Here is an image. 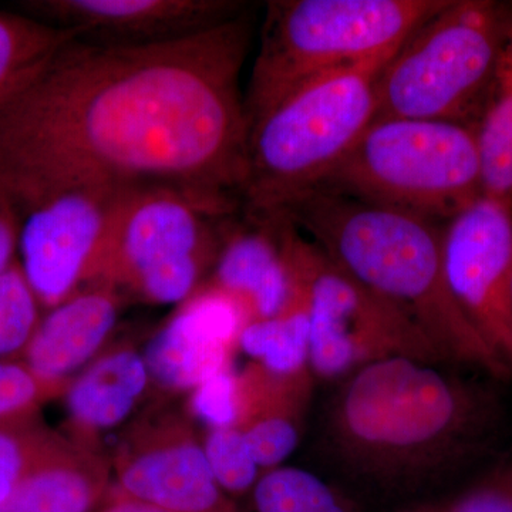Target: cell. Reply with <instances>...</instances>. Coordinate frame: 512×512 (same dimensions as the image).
Wrapping results in <instances>:
<instances>
[{
  "label": "cell",
  "instance_id": "cell-6",
  "mask_svg": "<svg viewBox=\"0 0 512 512\" xmlns=\"http://www.w3.org/2000/svg\"><path fill=\"white\" fill-rule=\"evenodd\" d=\"M512 28V5L447 0L384 66L377 116L476 124Z\"/></svg>",
  "mask_w": 512,
  "mask_h": 512
},
{
  "label": "cell",
  "instance_id": "cell-1",
  "mask_svg": "<svg viewBox=\"0 0 512 512\" xmlns=\"http://www.w3.org/2000/svg\"><path fill=\"white\" fill-rule=\"evenodd\" d=\"M237 15L148 43L74 37L0 101V185L19 214L83 184L161 185L237 204L249 126Z\"/></svg>",
  "mask_w": 512,
  "mask_h": 512
},
{
  "label": "cell",
  "instance_id": "cell-12",
  "mask_svg": "<svg viewBox=\"0 0 512 512\" xmlns=\"http://www.w3.org/2000/svg\"><path fill=\"white\" fill-rule=\"evenodd\" d=\"M114 488L171 512H238L212 474L204 446L173 413L144 416L128 427L113 461Z\"/></svg>",
  "mask_w": 512,
  "mask_h": 512
},
{
  "label": "cell",
  "instance_id": "cell-23",
  "mask_svg": "<svg viewBox=\"0 0 512 512\" xmlns=\"http://www.w3.org/2000/svg\"><path fill=\"white\" fill-rule=\"evenodd\" d=\"M252 512H357L352 501L315 474L296 467L262 473L252 488Z\"/></svg>",
  "mask_w": 512,
  "mask_h": 512
},
{
  "label": "cell",
  "instance_id": "cell-26",
  "mask_svg": "<svg viewBox=\"0 0 512 512\" xmlns=\"http://www.w3.org/2000/svg\"><path fill=\"white\" fill-rule=\"evenodd\" d=\"M202 446L215 480L229 497L255 487L262 471L238 426L212 427Z\"/></svg>",
  "mask_w": 512,
  "mask_h": 512
},
{
  "label": "cell",
  "instance_id": "cell-19",
  "mask_svg": "<svg viewBox=\"0 0 512 512\" xmlns=\"http://www.w3.org/2000/svg\"><path fill=\"white\" fill-rule=\"evenodd\" d=\"M148 382L144 356L127 346L94 360L82 375L72 379L63 394L70 440L96 450L100 434L130 416Z\"/></svg>",
  "mask_w": 512,
  "mask_h": 512
},
{
  "label": "cell",
  "instance_id": "cell-10",
  "mask_svg": "<svg viewBox=\"0 0 512 512\" xmlns=\"http://www.w3.org/2000/svg\"><path fill=\"white\" fill-rule=\"evenodd\" d=\"M133 188H60L20 211L19 264L45 311L96 281L124 198Z\"/></svg>",
  "mask_w": 512,
  "mask_h": 512
},
{
  "label": "cell",
  "instance_id": "cell-9",
  "mask_svg": "<svg viewBox=\"0 0 512 512\" xmlns=\"http://www.w3.org/2000/svg\"><path fill=\"white\" fill-rule=\"evenodd\" d=\"M291 252L308 299V365L315 379H346L397 356L441 362L406 313L343 271L296 225Z\"/></svg>",
  "mask_w": 512,
  "mask_h": 512
},
{
  "label": "cell",
  "instance_id": "cell-7",
  "mask_svg": "<svg viewBox=\"0 0 512 512\" xmlns=\"http://www.w3.org/2000/svg\"><path fill=\"white\" fill-rule=\"evenodd\" d=\"M318 190L430 220H450L483 195L473 124L376 117Z\"/></svg>",
  "mask_w": 512,
  "mask_h": 512
},
{
  "label": "cell",
  "instance_id": "cell-5",
  "mask_svg": "<svg viewBox=\"0 0 512 512\" xmlns=\"http://www.w3.org/2000/svg\"><path fill=\"white\" fill-rule=\"evenodd\" d=\"M447 0L269 2L245 96L248 126L322 74L393 55Z\"/></svg>",
  "mask_w": 512,
  "mask_h": 512
},
{
  "label": "cell",
  "instance_id": "cell-8",
  "mask_svg": "<svg viewBox=\"0 0 512 512\" xmlns=\"http://www.w3.org/2000/svg\"><path fill=\"white\" fill-rule=\"evenodd\" d=\"M237 204L173 187L128 191L94 284L157 305L187 301L220 251L222 227Z\"/></svg>",
  "mask_w": 512,
  "mask_h": 512
},
{
  "label": "cell",
  "instance_id": "cell-24",
  "mask_svg": "<svg viewBox=\"0 0 512 512\" xmlns=\"http://www.w3.org/2000/svg\"><path fill=\"white\" fill-rule=\"evenodd\" d=\"M60 436L43 423L40 413L0 421V505Z\"/></svg>",
  "mask_w": 512,
  "mask_h": 512
},
{
  "label": "cell",
  "instance_id": "cell-14",
  "mask_svg": "<svg viewBox=\"0 0 512 512\" xmlns=\"http://www.w3.org/2000/svg\"><path fill=\"white\" fill-rule=\"evenodd\" d=\"M228 220L207 284L234 298L249 323L274 318L302 289L291 252L293 222L285 214L248 212L242 224H227Z\"/></svg>",
  "mask_w": 512,
  "mask_h": 512
},
{
  "label": "cell",
  "instance_id": "cell-20",
  "mask_svg": "<svg viewBox=\"0 0 512 512\" xmlns=\"http://www.w3.org/2000/svg\"><path fill=\"white\" fill-rule=\"evenodd\" d=\"M474 128L483 194L512 201V28Z\"/></svg>",
  "mask_w": 512,
  "mask_h": 512
},
{
  "label": "cell",
  "instance_id": "cell-21",
  "mask_svg": "<svg viewBox=\"0 0 512 512\" xmlns=\"http://www.w3.org/2000/svg\"><path fill=\"white\" fill-rule=\"evenodd\" d=\"M308 343L309 309L303 284L299 295L284 311L274 318L248 323L239 338V348L275 373L309 367Z\"/></svg>",
  "mask_w": 512,
  "mask_h": 512
},
{
  "label": "cell",
  "instance_id": "cell-27",
  "mask_svg": "<svg viewBox=\"0 0 512 512\" xmlns=\"http://www.w3.org/2000/svg\"><path fill=\"white\" fill-rule=\"evenodd\" d=\"M70 382L43 379L23 360L0 359V421L40 413L43 404L66 393Z\"/></svg>",
  "mask_w": 512,
  "mask_h": 512
},
{
  "label": "cell",
  "instance_id": "cell-30",
  "mask_svg": "<svg viewBox=\"0 0 512 512\" xmlns=\"http://www.w3.org/2000/svg\"><path fill=\"white\" fill-rule=\"evenodd\" d=\"M20 228L18 208L0 185V272L18 261Z\"/></svg>",
  "mask_w": 512,
  "mask_h": 512
},
{
  "label": "cell",
  "instance_id": "cell-3",
  "mask_svg": "<svg viewBox=\"0 0 512 512\" xmlns=\"http://www.w3.org/2000/svg\"><path fill=\"white\" fill-rule=\"evenodd\" d=\"M343 271L406 313L444 362L505 379V366L448 288L441 227L430 218L315 190L284 212Z\"/></svg>",
  "mask_w": 512,
  "mask_h": 512
},
{
  "label": "cell",
  "instance_id": "cell-29",
  "mask_svg": "<svg viewBox=\"0 0 512 512\" xmlns=\"http://www.w3.org/2000/svg\"><path fill=\"white\" fill-rule=\"evenodd\" d=\"M439 512H512V454Z\"/></svg>",
  "mask_w": 512,
  "mask_h": 512
},
{
  "label": "cell",
  "instance_id": "cell-32",
  "mask_svg": "<svg viewBox=\"0 0 512 512\" xmlns=\"http://www.w3.org/2000/svg\"><path fill=\"white\" fill-rule=\"evenodd\" d=\"M511 309H512V289H511Z\"/></svg>",
  "mask_w": 512,
  "mask_h": 512
},
{
  "label": "cell",
  "instance_id": "cell-33",
  "mask_svg": "<svg viewBox=\"0 0 512 512\" xmlns=\"http://www.w3.org/2000/svg\"><path fill=\"white\" fill-rule=\"evenodd\" d=\"M419 512H439V511H419Z\"/></svg>",
  "mask_w": 512,
  "mask_h": 512
},
{
  "label": "cell",
  "instance_id": "cell-17",
  "mask_svg": "<svg viewBox=\"0 0 512 512\" xmlns=\"http://www.w3.org/2000/svg\"><path fill=\"white\" fill-rule=\"evenodd\" d=\"M120 293L94 284L47 311L23 352V362L40 377L67 382L96 355L119 316Z\"/></svg>",
  "mask_w": 512,
  "mask_h": 512
},
{
  "label": "cell",
  "instance_id": "cell-13",
  "mask_svg": "<svg viewBox=\"0 0 512 512\" xmlns=\"http://www.w3.org/2000/svg\"><path fill=\"white\" fill-rule=\"evenodd\" d=\"M248 323L234 298L205 282L148 343L144 360L150 380L171 392L194 390L231 366Z\"/></svg>",
  "mask_w": 512,
  "mask_h": 512
},
{
  "label": "cell",
  "instance_id": "cell-25",
  "mask_svg": "<svg viewBox=\"0 0 512 512\" xmlns=\"http://www.w3.org/2000/svg\"><path fill=\"white\" fill-rule=\"evenodd\" d=\"M40 311L18 259L0 272V359L23 355L42 319Z\"/></svg>",
  "mask_w": 512,
  "mask_h": 512
},
{
  "label": "cell",
  "instance_id": "cell-16",
  "mask_svg": "<svg viewBox=\"0 0 512 512\" xmlns=\"http://www.w3.org/2000/svg\"><path fill=\"white\" fill-rule=\"evenodd\" d=\"M313 383L309 367L275 373L252 362L239 373L235 426L247 439L262 473L281 467L298 447Z\"/></svg>",
  "mask_w": 512,
  "mask_h": 512
},
{
  "label": "cell",
  "instance_id": "cell-15",
  "mask_svg": "<svg viewBox=\"0 0 512 512\" xmlns=\"http://www.w3.org/2000/svg\"><path fill=\"white\" fill-rule=\"evenodd\" d=\"M26 5L42 22L106 43L174 39L239 15L238 3L221 0H39Z\"/></svg>",
  "mask_w": 512,
  "mask_h": 512
},
{
  "label": "cell",
  "instance_id": "cell-28",
  "mask_svg": "<svg viewBox=\"0 0 512 512\" xmlns=\"http://www.w3.org/2000/svg\"><path fill=\"white\" fill-rule=\"evenodd\" d=\"M191 413L210 427L231 426L238 417V373L229 366L192 390Z\"/></svg>",
  "mask_w": 512,
  "mask_h": 512
},
{
  "label": "cell",
  "instance_id": "cell-11",
  "mask_svg": "<svg viewBox=\"0 0 512 512\" xmlns=\"http://www.w3.org/2000/svg\"><path fill=\"white\" fill-rule=\"evenodd\" d=\"M448 288L512 373V201L481 195L441 227Z\"/></svg>",
  "mask_w": 512,
  "mask_h": 512
},
{
  "label": "cell",
  "instance_id": "cell-4",
  "mask_svg": "<svg viewBox=\"0 0 512 512\" xmlns=\"http://www.w3.org/2000/svg\"><path fill=\"white\" fill-rule=\"evenodd\" d=\"M393 56L315 77L249 126L239 194L248 214H284L325 184L375 121L377 84Z\"/></svg>",
  "mask_w": 512,
  "mask_h": 512
},
{
  "label": "cell",
  "instance_id": "cell-22",
  "mask_svg": "<svg viewBox=\"0 0 512 512\" xmlns=\"http://www.w3.org/2000/svg\"><path fill=\"white\" fill-rule=\"evenodd\" d=\"M77 36L36 18L0 13V101Z\"/></svg>",
  "mask_w": 512,
  "mask_h": 512
},
{
  "label": "cell",
  "instance_id": "cell-31",
  "mask_svg": "<svg viewBox=\"0 0 512 512\" xmlns=\"http://www.w3.org/2000/svg\"><path fill=\"white\" fill-rule=\"evenodd\" d=\"M97 512H171L163 510V508L154 507V505L141 503V501L133 500L119 491L111 488L109 500Z\"/></svg>",
  "mask_w": 512,
  "mask_h": 512
},
{
  "label": "cell",
  "instance_id": "cell-18",
  "mask_svg": "<svg viewBox=\"0 0 512 512\" xmlns=\"http://www.w3.org/2000/svg\"><path fill=\"white\" fill-rule=\"evenodd\" d=\"M111 471L99 451L60 436L0 512H93L109 500Z\"/></svg>",
  "mask_w": 512,
  "mask_h": 512
},
{
  "label": "cell",
  "instance_id": "cell-2",
  "mask_svg": "<svg viewBox=\"0 0 512 512\" xmlns=\"http://www.w3.org/2000/svg\"><path fill=\"white\" fill-rule=\"evenodd\" d=\"M500 404L478 383L397 356L362 367L330 406L339 460L380 485H412L471 460L497 433Z\"/></svg>",
  "mask_w": 512,
  "mask_h": 512
}]
</instances>
